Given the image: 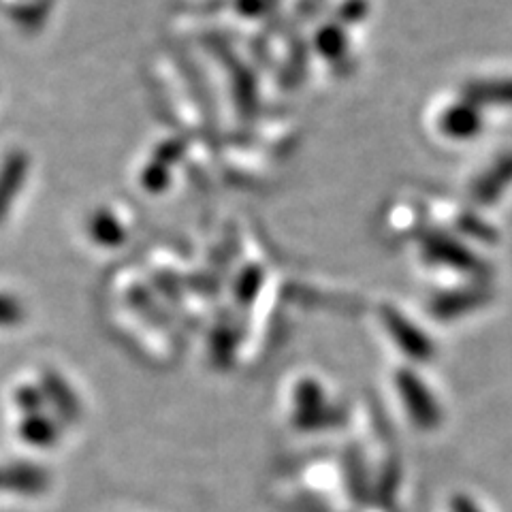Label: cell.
<instances>
[{"instance_id":"6da1fadb","label":"cell","mask_w":512,"mask_h":512,"mask_svg":"<svg viewBox=\"0 0 512 512\" xmlns=\"http://www.w3.org/2000/svg\"><path fill=\"white\" fill-rule=\"evenodd\" d=\"M455 512H480L468 498H457L453 504Z\"/></svg>"}]
</instances>
